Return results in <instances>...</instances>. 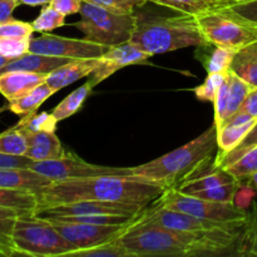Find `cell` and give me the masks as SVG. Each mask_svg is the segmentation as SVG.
I'll return each instance as SVG.
<instances>
[{"instance_id": "obj_50", "label": "cell", "mask_w": 257, "mask_h": 257, "mask_svg": "<svg viewBox=\"0 0 257 257\" xmlns=\"http://www.w3.org/2000/svg\"><path fill=\"white\" fill-rule=\"evenodd\" d=\"M10 60H12V59H9V58H7V57H4V55L0 54V73H2L3 68H4L5 65H7L8 63L10 62Z\"/></svg>"}, {"instance_id": "obj_46", "label": "cell", "mask_w": 257, "mask_h": 257, "mask_svg": "<svg viewBox=\"0 0 257 257\" xmlns=\"http://www.w3.org/2000/svg\"><path fill=\"white\" fill-rule=\"evenodd\" d=\"M82 3L83 0H52L49 5H52L54 9L63 13L67 17V15L79 13L80 8H82Z\"/></svg>"}, {"instance_id": "obj_7", "label": "cell", "mask_w": 257, "mask_h": 257, "mask_svg": "<svg viewBox=\"0 0 257 257\" xmlns=\"http://www.w3.org/2000/svg\"><path fill=\"white\" fill-rule=\"evenodd\" d=\"M208 43L238 50L257 42V27L238 19L221 7L196 15Z\"/></svg>"}, {"instance_id": "obj_22", "label": "cell", "mask_w": 257, "mask_h": 257, "mask_svg": "<svg viewBox=\"0 0 257 257\" xmlns=\"http://www.w3.org/2000/svg\"><path fill=\"white\" fill-rule=\"evenodd\" d=\"M200 49V60L207 73H225L230 70L236 50L220 45L208 44L197 47Z\"/></svg>"}, {"instance_id": "obj_12", "label": "cell", "mask_w": 257, "mask_h": 257, "mask_svg": "<svg viewBox=\"0 0 257 257\" xmlns=\"http://www.w3.org/2000/svg\"><path fill=\"white\" fill-rule=\"evenodd\" d=\"M147 206L138 203L110 202V201H77L54 206L38 207L34 215L42 218H65L89 215L137 216Z\"/></svg>"}, {"instance_id": "obj_28", "label": "cell", "mask_w": 257, "mask_h": 257, "mask_svg": "<svg viewBox=\"0 0 257 257\" xmlns=\"http://www.w3.org/2000/svg\"><path fill=\"white\" fill-rule=\"evenodd\" d=\"M155 4L172 9L181 14L197 15L206 10L215 9L225 4L223 0H147Z\"/></svg>"}, {"instance_id": "obj_30", "label": "cell", "mask_w": 257, "mask_h": 257, "mask_svg": "<svg viewBox=\"0 0 257 257\" xmlns=\"http://www.w3.org/2000/svg\"><path fill=\"white\" fill-rule=\"evenodd\" d=\"M27 151V135L17 124L0 133V153L13 156H25Z\"/></svg>"}, {"instance_id": "obj_54", "label": "cell", "mask_w": 257, "mask_h": 257, "mask_svg": "<svg viewBox=\"0 0 257 257\" xmlns=\"http://www.w3.org/2000/svg\"><path fill=\"white\" fill-rule=\"evenodd\" d=\"M223 2H225V3H226V2H228V0H223Z\"/></svg>"}, {"instance_id": "obj_51", "label": "cell", "mask_w": 257, "mask_h": 257, "mask_svg": "<svg viewBox=\"0 0 257 257\" xmlns=\"http://www.w3.org/2000/svg\"><path fill=\"white\" fill-rule=\"evenodd\" d=\"M250 183L253 186V187H255V190L257 191V172L255 173V175L252 176V177H251Z\"/></svg>"}, {"instance_id": "obj_32", "label": "cell", "mask_w": 257, "mask_h": 257, "mask_svg": "<svg viewBox=\"0 0 257 257\" xmlns=\"http://www.w3.org/2000/svg\"><path fill=\"white\" fill-rule=\"evenodd\" d=\"M58 122L59 120L54 117L52 112H34L23 115L17 125L29 132H55Z\"/></svg>"}, {"instance_id": "obj_35", "label": "cell", "mask_w": 257, "mask_h": 257, "mask_svg": "<svg viewBox=\"0 0 257 257\" xmlns=\"http://www.w3.org/2000/svg\"><path fill=\"white\" fill-rule=\"evenodd\" d=\"M240 185H241L240 181H235V182L226 183V185L217 186V187L196 191V192L190 193V196H195V197L202 198V200L212 201V202L231 203L233 202L236 191H237V188L240 187Z\"/></svg>"}, {"instance_id": "obj_15", "label": "cell", "mask_w": 257, "mask_h": 257, "mask_svg": "<svg viewBox=\"0 0 257 257\" xmlns=\"http://www.w3.org/2000/svg\"><path fill=\"white\" fill-rule=\"evenodd\" d=\"M257 118L251 117L241 110L227 118L217 128V146L220 150L218 155H225L232 151L250 132Z\"/></svg>"}, {"instance_id": "obj_33", "label": "cell", "mask_w": 257, "mask_h": 257, "mask_svg": "<svg viewBox=\"0 0 257 257\" xmlns=\"http://www.w3.org/2000/svg\"><path fill=\"white\" fill-rule=\"evenodd\" d=\"M35 32L50 33L65 24V15L58 12L52 5H43L39 15L32 22Z\"/></svg>"}, {"instance_id": "obj_44", "label": "cell", "mask_w": 257, "mask_h": 257, "mask_svg": "<svg viewBox=\"0 0 257 257\" xmlns=\"http://www.w3.org/2000/svg\"><path fill=\"white\" fill-rule=\"evenodd\" d=\"M253 197H255V187L250 182H243L241 183L240 187L236 191L233 203H235L236 207L241 208L243 211H247Z\"/></svg>"}, {"instance_id": "obj_53", "label": "cell", "mask_w": 257, "mask_h": 257, "mask_svg": "<svg viewBox=\"0 0 257 257\" xmlns=\"http://www.w3.org/2000/svg\"><path fill=\"white\" fill-rule=\"evenodd\" d=\"M246 48H248V49L253 50V52H257V42H256V43H253V44L248 45V47H246Z\"/></svg>"}, {"instance_id": "obj_2", "label": "cell", "mask_w": 257, "mask_h": 257, "mask_svg": "<svg viewBox=\"0 0 257 257\" xmlns=\"http://www.w3.org/2000/svg\"><path fill=\"white\" fill-rule=\"evenodd\" d=\"M216 148H218L217 127L213 123L202 135L182 147L132 167L133 175L160 183L166 188L175 187V185L187 180L192 173H197L200 167L210 162Z\"/></svg>"}, {"instance_id": "obj_11", "label": "cell", "mask_w": 257, "mask_h": 257, "mask_svg": "<svg viewBox=\"0 0 257 257\" xmlns=\"http://www.w3.org/2000/svg\"><path fill=\"white\" fill-rule=\"evenodd\" d=\"M59 231L60 235L77 250L94 247L102 243L110 242L120 237L128 230L127 225H94V223L77 222V221L47 218Z\"/></svg>"}, {"instance_id": "obj_25", "label": "cell", "mask_w": 257, "mask_h": 257, "mask_svg": "<svg viewBox=\"0 0 257 257\" xmlns=\"http://www.w3.org/2000/svg\"><path fill=\"white\" fill-rule=\"evenodd\" d=\"M93 88H94V85H93L92 83H90V80L88 79V82L84 83L82 87L73 90V92L70 93L69 95H67L62 102L58 103L57 107H54V109L52 110L54 117L57 118L58 120H63L72 117L73 114H75V113L83 107L85 100L88 99V97H89L90 93H92Z\"/></svg>"}, {"instance_id": "obj_21", "label": "cell", "mask_w": 257, "mask_h": 257, "mask_svg": "<svg viewBox=\"0 0 257 257\" xmlns=\"http://www.w3.org/2000/svg\"><path fill=\"white\" fill-rule=\"evenodd\" d=\"M235 181L237 180H236L233 176H231L225 168L217 167V166H215V163H213V167L211 168L208 172L201 173V175L193 176V177H188L187 180L178 183L176 188H177L180 192L190 195V193L196 192V191L217 187V186L235 182Z\"/></svg>"}, {"instance_id": "obj_47", "label": "cell", "mask_w": 257, "mask_h": 257, "mask_svg": "<svg viewBox=\"0 0 257 257\" xmlns=\"http://www.w3.org/2000/svg\"><path fill=\"white\" fill-rule=\"evenodd\" d=\"M240 110L241 112L247 113L251 117L257 118V87L252 88V89L248 92L247 97L243 100Z\"/></svg>"}, {"instance_id": "obj_18", "label": "cell", "mask_w": 257, "mask_h": 257, "mask_svg": "<svg viewBox=\"0 0 257 257\" xmlns=\"http://www.w3.org/2000/svg\"><path fill=\"white\" fill-rule=\"evenodd\" d=\"M23 130V128H22ZM27 135L28 151L27 157L34 162L58 160L63 157L67 151L63 148L62 142L55 132H29L23 130Z\"/></svg>"}, {"instance_id": "obj_45", "label": "cell", "mask_w": 257, "mask_h": 257, "mask_svg": "<svg viewBox=\"0 0 257 257\" xmlns=\"http://www.w3.org/2000/svg\"><path fill=\"white\" fill-rule=\"evenodd\" d=\"M34 161L27 156H13L0 153V168H23L30 167Z\"/></svg>"}, {"instance_id": "obj_38", "label": "cell", "mask_w": 257, "mask_h": 257, "mask_svg": "<svg viewBox=\"0 0 257 257\" xmlns=\"http://www.w3.org/2000/svg\"><path fill=\"white\" fill-rule=\"evenodd\" d=\"M242 256L257 257V202H253L247 211L245 233H243Z\"/></svg>"}, {"instance_id": "obj_4", "label": "cell", "mask_w": 257, "mask_h": 257, "mask_svg": "<svg viewBox=\"0 0 257 257\" xmlns=\"http://www.w3.org/2000/svg\"><path fill=\"white\" fill-rule=\"evenodd\" d=\"M202 232H176L150 223L133 221L118 242L132 257L195 256Z\"/></svg>"}, {"instance_id": "obj_37", "label": "cell", "mask_w": 257, "mask_h": 257, "mask_svg": "<svg viewBox=\"0 0 257 257\" xmlns=\"http://www.w3.org/2000/svg\"><path fill=\"white\" fill-rule=\"evenodd\" d=\"M70 256L75 257H132L127 250L120 245L115 238L110 242L102 243L84 250H77L70 253Z\"/></svg>"}, {"instance_id": "obj_19", "label": "cell", "mask_w": 257, "mask_h": 257, "mask_svg": "<svg viewBox=\"0 0 257 257\" xmlns=\"http://www.w3.org/2000/svg\"><path fill=\"white\" fill-rule=\"evenodd\" d=\"M53 181L29 167L0 168V187L38 193Z\"/></svg>"}, {"instance_id": "obj_20", "label": "cell", "mask_w": 257, "mask_h": 257, "mask_svg": "<svg viewBox=\"0 0 257 257\" xmlns=\"http://www.w3.org/2000/svg\"><path fill=\"white\" fill-rule=\"evenodd\" d=\"M70 58L60 57H49V55L35 54V53L28 52L22 57L13 59L3 68L2 73L12 72V70H22V72H33V73H45L49 74L53 70L58 69L62 65L70 62ZM0 73V74H2Z\"/></svg>"}, {"instance_id": "obj_16", "label": "cell", "mask_w": 257, "mask_h": 257, "mask_svg": "<svg viewBox=\"0 0 257 257\" xmlns=\"http://www.w3.org/2000/svg\"><path fill=\"white\" fill-rule=\"evenodd\" d=\"M102 62V58H92V59H73L67 64L62 65L58 69L53 70L48 74L47 83L55 92L73 84L82 78L92 74L93 70Z\"/></svg>"}, {"instance_id": "obj_34", "label": "cell", "mask_w": 257, "mask_h": 257, "mask_svg": "<svg viewBox=\"0 0 257 257\" xmlns=\"http://www.w3.org/2000/svg\"><path fill=\"white\" fill-rule=\"evenodd\" d=\"M257 146V120L253 124V127L251 128L250 132L246 135V137L233 148L230 152L225 153V155H218L217 158L215 161V166L221 168L227 167L228 165L235 162L236 160L241 157L243 153H246L247 151H250L251 148L256 147Z\"/></svg>"}, {"instance_id": "obj_23", "label": "cell", "mask_w": 257, "mask_h": 257, "mask_svg": "<svg viewBox=\"0 0 257 257\" xmlns=\"http://www.w3.org/2000/svg\"><path fill=\"white\" fill-rule=\"evenodd\" d=\"M54 93L57 92L50 85H48L47 83H43V84L30 89L29 92L23 94L22 97L17 98L14 100H10L8 103L9 104V110H12L13 113L18 115H27L30 114V113H34Z\"/></svg>"}, {"instance_id": "obj_36", "label": "cell", "mask_w": 257, "mask_h": 257, "mask_svg": "<svg viewBox=\"0 0 257 257\" xmlns=\"http://www.w3.org/2000/svg\"><path fill=\"white\" fill-rule=\"evenodd\" d=\"M221 8L238 19L257 27V0H228Z\"/></svg>"}, {"instance_id": "obj_52", "label": "cell", "mask_w": 257, "mask_h": 257, "mask_svg": "<svg viewBox=\"0 0 257 257\" xmlns=\"http://www.w3.org/2000/svg\"><path fill=\"white\" fill-rule=\"evenodd\" d=\"M7 110H9V104L3 105V107H0V115H2L4 112H7Z\"/></svg>"}, {"instance_id": "obj_49", "label": "cell", "mask_w": 257, "mask_h": 257, "mask_svg": "<svg viewBox=\"0 0 257 257\" xmlns=\"http://www.w3.org/2000/svg\"><path fill=\"white\" fill-rule=\"evenodd\" d=\"M52 0H19L20 5H29V7H40V5L50 4Z\"/></svg>"}, {"instance_id": "obj_26", "label": "cell", "mask_w": 257, "mask_h": 257, "mask_svg": "<svg viewBox=\"0 0 257 257\" xmlns=\"http://www.w3.org/2000/svg\"><path fill=\"white\" fill-rule=\"evenodd\" d=\"M230 70L252 88L257 87V52L248 48L236 52Z\"/></svg>"}, {"instance_id": "obj_42", "label": "cell", "mask_w": 257, "mask_h": 257, "mask_svg": "<svg viewBox=\"0 0 257 257\" xmlns=\"http://www.w3.org/2000/svg\"><path fill=\"white\" fill-rule=\"evenodd\" d=\"M84 2L99 5V7L113 10V12L132 14L136 8L143 7L147 0H84Z\"/></svg>"}, {"instance_id": "obj_39", "label": "cell", "mask_w": 257, "mask_h": 257, "mask_svg": "<svg viewBox=\"0 0 257 257\" xmlns=\"http://www.w3.org/2000/svg\"><path fill=\"white\" fill-rule=\"evenodd\" d=\"M230 72V70H228ZM228 72L225 73H207V78L201 85L196 87L193 89V93L196 94V98L202 102H213L215 95L217 93L220 85L225 82L227 78Z\"/></svg>"}, {"instance_id": "obj_14", "label": "cell", "mask_w": 257, "mask_h": 257, "mask_svg": "<svg viewBox=\"0 0 257 257\" xmlns=\"http://www.w3.org/2000/svg\"><path fill=\"white\" fill-rule=\"evenodd\" d=\"M152 55L145 50L140 49L132 42L110 47L103 54L102 62L89 75V80L93 85H97L114 74L117 70L132 64H142L147 62Z\"/></svg>"}, {"instance_id": "obj_29", "label": "cell", "mask_w": 257, "mask_h": 257, "mask_svg": "<svg viewBox=\"0 0 257 257\" xmlns=\"http://www.w3.org/2000/svg\"><path fill=\"white\" fill-rule=\"evenodd\" d=\"M252 89L250 84L241 79L233 72H228V92H227V112L226 119L238 112L243 100L247 97L248 92ZM225 119V120H226Z\"/></svg>"}, {"instance_id": "obj_6", "label": "cell", "mask_w": 257, "mask_h": 257, "mask_svg": "<svg viewBox=\"0 0 257 257\" xmlns=\"http://www.w3.org/2000/svg\"><path fill=\"white\" fill-rule=\"evenodd\" d=\"M80 20L74 27L83 33L87 40L105 47H114L130 42L137 25L135 14H124L105 9L83 0Z\"/></svg>"}, {"instance_id": "obj_13", "label": "cell", "mask_w": 257, "mask_h": 257, "mask_svg": "<svg viewBox=\"0 0 257 257\" xmlns=\"http://www.w3.org/2000/svg\"><path fill=\"white\" fill-rule=\"evenodd\" d=\"M136 222L150 223V225L160 226L170 231L176 232H202V231L212 230L220 227V223L210 222V221L201 220V218L191 216L182 211L168 208L161 205L157 201H153L152 205H148L138 213ZM231 225V223H230Z\"/></svg>"}, {"instance_id": "obj_43", "label": "cell", "mask_w": 257, "mask_h": 257, "mask_svg": "<svg viewBox=\"0 0 257 257\" xmlns=\"http://www.w3.org/2000/svg\"><path fill=\"white\" fill-rule=\"evenodd\" d=\"M227 92H228V74L225 82L220 85L217 93L213 99V105H215V120L213 123L216 127H220L226 119V112H227Z\"/></svg>"}, {"instance_id": "obj_17", "label": "cell", "mask_w": 257, "mask_h": 257, "mask_svg": "<svg viewBox=\"0 0 257 257\" xmlns=\"http://www.w3.org/2000/svg\"><path fill=\"white\" fill-rule=\"evenodd\" d=\"M48 74L45 73L22 72L12 70L0 74V94L10 102L22 97L33 88L43 84L47 80Z\"/></svg>"}, {"instance_id": "obj_9", "label": "cell", "mask_w": 257, "mask_h": 257, "mask_svg": "<svg viewBox=\"0 0 257 257\" xmlns=\"http://www.w3.org/2000/svg\"><path fill=\"white\" fill-rule=\"evenodd\" d=\"M29 168L42 173L53 182L73 180V178L95 177V176H133L132 167H109V166L93 165L85 162L72 152H65V155L58 160L34 162Z\"/></svg>"}, {"instance_id": "obj_8", "label": "cell", "mask_w": 257, "mask_h": 257, "mask_svg": "<svg viewBox=\"0 0 257 257\" xmlns=\"http://www.w3.org/2000/svg\"><path fill=\"white\" fill-rule=\"evenodd\" d=\"M156 201L168 208L182 211L201 220L220 223V225L242 222L247 218V211L236 207L233 202L221 203L202 200L180 192L176 187L166 188Z\"/></svg>"}, {"instance_id": "obj_1", "label": "cell", "mask_w": 257, "mask_h": 257, "mask_svg": "<svg viewBox=\"0 0 257 257\" xmlns=\"http://www.w3.org/2000/svg\"><path fill=\"white\" fill-rule=\"evenodd\" d=\"M166 187L137 176H95L55 181L37 193L39 207L77 201H110L148 206Z\"/></svg>"}, {"instance_id": "obj_41", "label": "cell", "mask_w": 257, "mask_h": 257, "mask_svg": "<svg viewBox=\"0 0 257 257\" xmlns=\"http://www.w3.org/2000/svg\"><path fill=\"white\" fill-rule=\"evenodd\" d=\"M32 23L23 22V20L9 19L4 23H0V37L7 38H33L34 33Z\"/></svg>"}, {"instance_id": "obj_24", "label": "cell", "mask_w": 257, "mask_h": 257, "mask_svg": "<svg viewBox=\"0 0 257 257\" xmlns=\"http://www.w3.org/2000/svg\"><path fill=\"white\" fill-rule=\"evenodd\" d=\"M29 212L30 211L0 206V256L10 257L17 255L13 243V230H14L15 221L19 216Z\"/></svg>"}, {"instance_id": "obj_27", "label": "cell", "mask_w": 257, "mask_h": 257, "mask_svg": "<svg viewBox=\"0 0 257 257\" xmlns=\"http://www.w3.org/2000/svg\"><path fill=\"white\" fill-rule=\"evenodd\" d=\"M0 206L34 212L39 207L37 193L0 187Z\"/></svg>"}, {"instance_id": "obj_10", "label": "cell", "mask_w": 257, "mask_h": 257, "mask_svg": "<svg viewBox=\"0 0 257 257\" xmlns=\"http://www.w3.org/2000/svg\"><path fill=\"white\" fill-rule=\"evenodd\" d=\"M109 48L90 42L85 38L74 39V38L60 37L50 33H43L39 37L30 39L29 52L49 55V57L92 59V58H102Z\"/></svg>"}, {"instance_id": "obj_3", "label": "cell", "mask_w": 257, "mask_h": 257, "mask_svg": "<svg viewBox=\"0 0 257 257\" xmlns=\"http://www.w3.org/2000/svg\"><path fill=\"white\" fill-rule=\"evenodd\" d=\"M131 42L151 55L162 54L188 47L208 44L198 25L196 15L181 14L177 17L140 19Z\"/></svg>"}, {"instance_id": "obj_31", "label": "cell", "mask_w": 257, "mask_h": 257, "mask_svg": "<svg viewBox=\"0 0 257 257\" xmlns=\"http://www.w3.org/2000/svg\"><path fill=\"white\" fill-rule=\"evenodd\" d=\"M225 170L241 183L250 182L251 177L257 172V146L243 153L238 160L225 167Z\"/></svg>"}, {"instance_id": "obj_40", "label": "cell", "mask_w": 257, "mask_h": 257, "mask_svg": "<svg viewBox=\"0 0 257 257\" xmlns=\"http://www.w3.org/2000/svg\"><path fill=\"white\" fill-rule=\"evenodd\" d=\"M30 39H28V38L0 37V54L12 60L27 54L29 52Z\"/></svg>"}, {"instance_id": "obj_5", "label": "cell", "mask_w": 257, "mask_h": 257, "mask_svg": "<svg viewBox=\"0 0 257 257\" xmlns=\"http://www.w3.org/2000/svg\"><path fill=\"white\" fill-rule=\"evenodd\" d=\"M13 243L17 255L33 257L70 256L75 247L70 245L47 218L24 213L15 221Z\"/></svg>"}, {"instance_id": "obj_48", "label": "cell", "mask_w": 257, "mask_h": 257, "mask_svg": "<svg viewBox=\"0 0 257 257\" xmlns=\"http://www.w3.org/2000/svg\"><path fill=\"white\" fill-rule=\"evenodd\" d=\"M19 5V0H0V23L12 19L13 13Z\"/></svg>"}]
</instances>
